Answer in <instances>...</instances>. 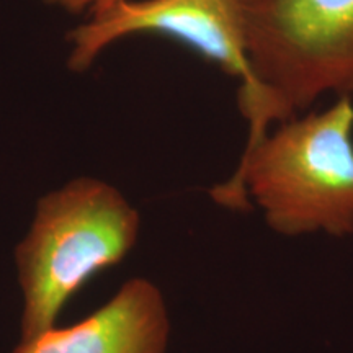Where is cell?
I'll return each instance as SVG.
<instances>
[{"label":"cell","mask_w":353,"mask_h":353,"mask_svg":"<svg viewBox=\"0 0 353 353\" xmlns=\"http://www.w3.org/2000/svg\"><path fill=\"white\" fill-rule=\"evenodd\" d=\"M46 2L70 13H81V12L90 13L97 10V8L107 7L110 3L118 2V0H46Z\"/></svg>","instance_id":"6"},{"label":"cell","mask_w":353,"mask_h":353,"mask_svg":"<svg viewBox=\"0 0 353 353\" xmlns=\"http://www.w3.org/2000/svg\"><path fill=\"white\" fill-rule=\"evenodd\" d=\"M210 196L236 213L257 205L285 237L353 236V97L278 123Z\"/></svg>","instance_id":"1"},{"label":"cell","mask_w":353,"mask_h":353,"mask_svg":"<svg viewBox=\"0 0 353 353\" xmlns=\"http://www.w3.org/2000/svg\"><path fill=\"white\" fill-rule=\"evenodd\" d=\"M249 0H118L88 13L69 33V68L83 70L110 44L138 33L175 39L239 79L241 113L257 97L249 59Z\"/></svg>","instance_id":"4"},{"label":"cell","mask_w":353,"mask_h":353,"mask_svg":"<svg viewBox=\"0 0 353 353\" xmlns=\"http://www.w3.org/2000/svg\"><path fill=\"white\" fill-rule=\"evenodd\" d=\"M139 228V213L120 190L90 176L39 198L32 228L15 247L21 341L54 327L92 276L131 252Z\"/></svg>","instance_id":"2"},{"label":"cell","mask_w":353,"mask_h":353,"mask_svg":"<svg viewBox=\"0 0 353 353\" xmlns=\"http://www.w3.org/2000/svg\"><path fill=\"white\" fill-rule=\"evenodd\" d=\"M247 33L257 97L244 151L325 94L353 97V0H249Z\"/></svg>","instance_id":"3"},{"label":"cell","mask_w":353,"mask_h":353,"mask_svg":"<svg viewBox=\"0 0 353 353\" xmlns=\"http://www.w3.org/2000/svg\"><path fill=\"white\" fill-rule=\"evenodd\" d=\"M169 337L161 290L145 278H132L85 319L25 339L12 353H165Z\"/></svg>","instance_id":"5"}]
</instances>
